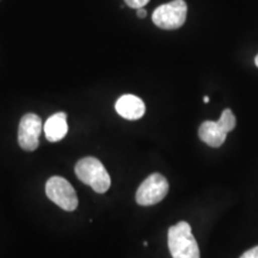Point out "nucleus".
I'll return each mask as SVG.
<instances>
[{"mask_svg":"<svg viewBox=\"0 0 258 258\" xmlns=\"http://www.w3.org/2000/svg\"><path fill=\"white\" fill-rule=\"evenodd\" d=\"M169 182L160 173H152L141 183L138 188L137 199L138 205L153 206L165 199L169 192Z\"/></svg>","mask_w":258,"mask_h":258,"instance_id":"obj_5","label":"nucleus"},{"mask_svg":"<svg viewBox=\"0 0 258 258\" xmlns=\"http://www.w3.org/2000/svg\"><path fill=\"white\" fill-rule=\"evenodd\" d=\"M219 123L222 128H224V131L226 133H230L231 131H233L235 124H237V120H235V116L233 112H232L231 109H225L224 111H222L221 114V117L219 118Z\"/></svg>","mask_w":258,"mask_h":258,"instance_id":"obj_10","label":"nucleus"},{"mask_svg":"<svg viewBox=\"0 0 258 258\" xmlns=\"http://www.w3.org/2000/svg\"><path fill=\"white\" fill-rule=\"evenodd\" d=\"M240 258H258V246H254L252 249L245 251Z\"/></svg>","mask_w":258,"mask_h":258,"instance_id":"obj_12","label":"nucleus"},{"mask_svg":"<svg viewBox=\"0 0 258 258\" xmlns=\"http://www.w3.org/2000/svg\"><path fill=\"white\" fill-rule=\"evenodd\" d=\"M167 244L172 258H200L198 241L188 222L179 221L167 232Z\"/></svg>","mask_w":258,"mask_h":258,"instance_id":"obj_1","label":"nucleus"},{"mask_svg":"<svg viewBox=\"0 0 258 258\" xmlns=\"http://www.w3.org/2000/svg\"><path fill=\"white\" fill-rule=\"evenodd\" d=\"M199 137L211 147H220L225 143L227 133L217 121H205L199 128Z\"/></svg>","mask_w":258,"mask_h":258,"instance_id":"obj_9","label":"nucleus"},{"mask_svg":"<svg viewBox=\"0 0 258 258\" xmlns=\"http://www.w3.org/2000/svg\"><path fill=\"white\" fill-rule=\"evenodd\" d=\"M124 2L128 6L138 10V9L144 8L145 5L148 4V2H150V0H124Z\"/></svg>","mask_w":258,"mask_h":258,"instance_id":"obj_11","label":"nucleus"},{"mask_svg":"<svg viewBox=\"0 0 258 258\" xmlns=\"http://www.w3.org/2000/svg\"><path fill=\"white\" fill-rule=\"evenodd\" d=\"M117 114L125 120H139L145 115L146 106L143 99L134 95H123L115 104Z\"/></svg>","mask_w":258,"mask_h":258,"instance_id":"obj_7","label":"nucleus"},{"mask_svg":"<svg viewBox=\"0 0 258 258\" xmlns=\"http://www.w3.org/2000/svg\"><path fill=\"white\" fill-rule=\"evenodd\" d=\"M188 6L184 0H172L160 5L152 15L153 23L164 30H175L185 23Z\"/></svg>","mask_w":258,"mask_h":258,"instance_id":"obj_3","label":"nucleus"},{"mask_svg":"<svg viewBox=\"0 0 258 258\" xmlns=\"http://www.w3.org/2000/svg\"><path fill=\"white\" fill-rule=\"evenodd\" d=\"M203 102H205V103H208V102H209V97L206 96L205 98H203Z\"/></svg>","mask_w":258,"mask_h":258,"instance_id":"obj_14","label":"nucleus"},{"mask_svg":"<svg viewBox=\"0 0 258 258\" xmlns=\"http://www.w3.org/2000/svg\"><path fill=\"white\" fill-rule=\"evenodd\" d=\"M43 124L40 116L35 114H27L22 117L18 128V143L24 151L32 152L37 150L38 138H40Z\"/></svg>","mask_w":258,"mask_h":258,"instance_id":"obj_6","label":"nucleus"},{"mask_svg":"<svg viewBox=\"0 0 258 258\" xmlns=\"http://www.w3.org/2000/svg\"><path fill=\"white\" fill-rule=\"evenodd\" d=\"M137 15H138V17H140V18H145L147 16V11L145 9H138V11H137Z\"/></svg>","mask_w":258,"mask_h":258,"instance_id":"obj_13","label":"nucleus"},{"mask_svg":"<svg viewBox=\"0 0 258 258\" xmlns=\"http://www.w3.org/2000/svg\"><path fill=\"white\" fill-rule=\"evenodd\" d=\"M46 194L50 201H53L63 211L73 212L78 207V196H77L76 190L63 177H50L47 180Z\"/></svg>","mask_w":258,"mask_h":258,"instance_id":"obj_4","label":"nucleus"},{"mask_svg":"<svg viewBox=\"0 0 258 258\" xmlns=\"http://www.w3.org/2000/svg\"><path fill=\"white\" fill-rule=\"evenodd\" d=\"M254 63H256V66L258 67V54H257V56L254 57Z\"/></svg>","mask_w":258,"mask_h":258,"instance_id":"obj_15","label":"nucleus"},{"mask_svg":"<svg viewBox=\"0 0 258 258\" xmlns=\"http://www.w3.org/2000/svg\"><path fill=\"white\" fill-rule=\"evenodd\" d=\"M44 134L48 141L50 143H57L66 137L69 132V125H67V115L64 112H56L48 117L44 123Z\"/></svg>","mask_w":258,"mask_h":258,"instance_id":"obj_8","label":"nucleus"},{"mask_svg":"<svg viewBox=\"0 0 258 258\" xmlns=\"http://www.w3.org/2000/svg\"><path fill=\"white\" fill-rule=\"evenodd\" d=\"M74 171L84 184L90 185L96 192L104 194L110 188V176L104 165L97 158H83L77 163Z\"/></svg>","mask_w":258,"mask_h":258,"instance_id":"obj_2","label":"nucleus"}]
</instances>
